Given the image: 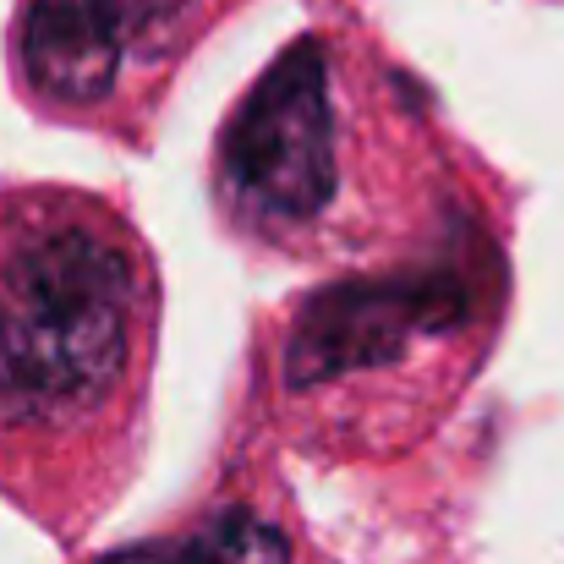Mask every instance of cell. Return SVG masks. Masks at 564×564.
Segmentation results:
<instances>
[{
  "label": "cell",
  "mask_w": 564,
  "mask_h": 564,
  "mask_svg": "<svg viewBox=\"0 0 564 564\" xmlns=\"http://www.w3.org/2000/svg\"><path fill=\"white\" fill-rule=\"evenodd\" d=\"M154 263L88 192L0 197V477L44 516L105 499L154 357Z\"/></svg>",
  "instance_id": "obj_1"
},
{
  "label": "cell",
  "mask_w": 564,
  "mask_h": 564,
  "mask_svg": "<svg viewBox=\"0 0 564 564\" xmlns=\"http://www.w3.org/2000/svg\"><path fill=\"white\" fill-rule=\"evenodd\" d=\"M214 182L236 230L280 252H368L362 241L394 225V121L324 33H302L230 110Z\"/></svg>",
  "instance_id": "obj_2"
},
{
  "label": "cell",
  "mask_w": 564,
  "mask_h": 564,
  "mask_svg": "<svg viewBox=\"0 0 564 564\" xmlns=\"http://www.w3.org/2000/svg\"><path fill=\"white\" fill-rule=\"evenodd\" d=\"M482 329L488 296L449 263L335 285L291 318L280 389L296 416L346 433L405 422L427 400L455 394Z\"/></svg>",
  "instance_id": "obj_3"
},
{
  "label": "cell",
  "mask_w": 564,
  "mask_h": 564,
  "mask_svg": "<svg viewBox=\"0 0 564 564\" xmlns=\"http://www.w3.org/2000/svg\"><path fill=\"white\" fill-rule=\"evenodd\" d=\"M208 17L214 0H28L17 22L22 88L66 121H138Z\"/></svg>",
  "instance_id": "obj_4"
},
{
  "label": "cell",
  "mask_w": 564,
  "mask_h": 564,
  "mask_svg": "<svg viewBox=\"0 0 564 564\" xmlns=\"http://www.w3.org/2000/svg\"><path fill=\"white\" fill-rule=\"evenodd\" d=\"M99 564H307L296 538L252 505H214L192 527L116 549Z\"/></svg>",
  "instance_id": "obj_5"
}]
</instances>
